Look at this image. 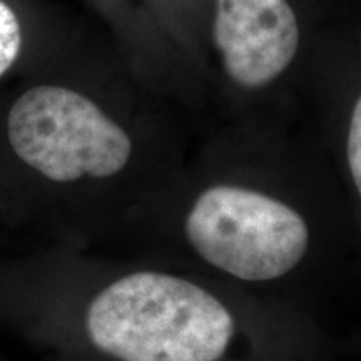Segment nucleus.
Masks as SVG:
<instances>
[{"mask_svg": "<svg viewBox=\"0 0 361 361\" xmlns=\"http://www.w3.org/2000/svg\"><path fill=\"white\" fill-rule=\"evenodd\" d=\"M12 231H17V226H16V221H13L12 211L11 207H8L6 196H4L2 186H0V236Z\"/></svg>", "mask_w": 361, "mask_h": 361, "instance_id": "nucleus-7", "label": "nucleus"}, {"mask_svg": "<svg viewBox=\"0 0 361 361\" xmlns=\"http://www.w3.org/2000/svg\"><path fill=\"white\" fill-rule=\"evenodd\" d=\"M134 159L133 135L87 94L52 82L24 89L0 133V186L17 231L61 221L128 178Z\"/></svg>", "mask_w": 361, "mask_h": 361, "instance_id": "nucleus-1", "label": "nucleus"}, {"mask_svg": "<svg viewBox=\"0 0 361 361\" xmlns=\"http://www.w3.org/2000/svg\"><path fill=\"white\" fill-rule=\"evenodd\" d=\"M22 30L16 12L0 0V79H4L19 61Z\"/></svg>", "mask_w": 361, "mask_h": 361, "instance_id": "nucleus-5", "label": "nucleus"}, {"mask_svg": "<svg viewBox=\"0 0 361 361\" xmlns=\"http://www.w3.org/2000/svg\"><path fill=\"white\" fill-rule=\"evenodd\" d=\"M75 305L0 296V328L35 341L74 319L92 350L114 361H218L234 336L231 311L200 284L151 269L116 274Z\"/></svg>", "mask_w": 361, "mask_h": 361, "instance_id": "nucleus-2", "label": "nucleus"}, {"mask_svg": "<svg viewBox=\"0 0 361 361\" xmlns=\"http://www.w3.org/2000/svg\"><path fill=\"white\" fill-rule=\"evenodd\" d=\"M184 233L204 263L246 283L286 276L310 250L303 216L274 196L238 184L204 189L189 209Z\"/></svg>", "mask_w": 361, "mask_h": 361, "instance_id": "nucleus-3", "label": "nucleus"}, {"mask_svg": "<svg viewBox=\"0 0 361 361\" xmlns=\"http://www.w3.org/2000/svg\"><path fill=\"white\" fill-rule=\"evenodd\" d=\"M346 157L353 183L361 196V94L356 99L350 116L348 135H346Z\"/></svg>", "mask_w": 361, "mask_h": 361, "instance_id": "nucleus-6", "label": "nucleus"}, {"mask_svg": "<svg viewBox=\"0 0 361 361\" xmlns=\"http://www.w3.org/2000/svg\"><path fill=\"white\" fill-rule=\"evenodd\" d=\"M213 39L228 78L255 90L295 61L300 25L288 0H216Z\"/></svg>", "mask_w": 361, "mask_h": 361, "instance_id": "nucleus-4", "label": "nucleus"}]
</instances>
